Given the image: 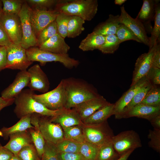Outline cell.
<instances>
[{
	"instance_id": "obj_1",
	"label": "cell",
	"mask_w": 160,
	"mask_h": 160,
	"mask_svg": "<svg viewBox=\"0 0 160 160\" xmlns=\"http://www.w3.org/2000/svg\"><path fill=\"white\" fill-rule=\"evenodd\" d=\"M66 95L65 106L70 109L87 100L100 95L92 86L82 79L73 77L63 79Z\"/></svg>"
},
{
	"instance_id": "obj_2",
	"label": "cell",
	"mask_w": 160,
	"mask_h": 160,
	"mask_svg": "<svg viewBox=\"0 0 160 160\" xmlns=\"http://www.w3.org/2000/svg\"><path fill=\"white\" fill-rule=\"evenodd\" d=\"M33 91L29 89H23L15 98V107L14 112L20 119L28 115L37 113L41 115L53 117L62 112L65 109L52 110L48 109L33 98Z\"/></svg>"
},
{
	"instance_id": "obj_3",
	"label": "cell",
	"mask_w": 160,
	"mask_h": 160,
	"mask_svg": "<svg viewBox=\"0 0 160 160\" xmlns=\"http://www.w3.org/2000/svg\"><path fill=\"white\" fill-rule=\"evenodd\" d=\"M98 6L97 0H59L54 10L89 21L96 14Z\"/></svg>"
},
{
	"instance_id": "obj_4",
	"label": "cell",
	"mask_w": 160,
	"mask_h": 160,
	"mask_svg": "<svg viewBox=\"0 0 160 160\" xmlns=\"http://www.w3.org/2000/svg\"><path fill=\"white\" fill-rule=\"evenodd\" d=\"M26 52L29 60L39 62L42 65L48 62H58L66 68L71 69L77 67L79 63L78 60L70 57L68 54H55L41 49L38 47L30 48L26 49Z\"/></svg>"
},
{
	"instance_id": "obj_5",
	"label": "cell",
	"mask_w": 160,
	"mask_h": 160,
	"mask_svg": "<svg viewBox=\"0 0 160 160\" xmlns=\"http://www.w3.org/2000/svg\"><path fill=\"white\" fill-rule=\"evenodd\" d=\"M33 97L36 101L50 110L65 109L66 95L63 79L52 90L40 95L34 94Z\"/></svg>"
},
{
	"instance_id": "obj_6",
	"label": "cell",
	"mask_w": 160,
	"mask_h": 160,
	"mask_svg": "<svg viewBox=\"0 0 160 160\" xmlns=\"http://www.w3.org/2000/svg\"><path fill=\"white\" fill-rule=\"evenodd\" d=\"M106 122L82 127L86 141L98 148L111 141L114 135Z\"/></svg>"
},
{
	"instance_id": "obj_7",
	"label": "cell",
	"mask_w": 160,
	"mask_h": 160,
	"mask_svg": "<svg viewBox=\"0 0 160 160\" xmlns=\"http://www.w3.org/2000/svg\"><path fill=\"white\" fill-rule=\"evenodd\" d=\"M111 142L120 156L130 150H135L142 146L139 135L133 130L124 131L114 135Z\"/></svg>"
},
{
	"instance_id": "obj_8",
	"label": "cell",
	"mask_w": 160,
	"mask_h": 160,
	"mask_svg": "<svg viewBox=\"0 0 160 160\" xmlns=\"http://www.w3.org/2000/svg\"><path fill=\"white\" fill-rule=\"evenodd\" d=\"M31 8L25 0L18 15L21 22L22 38L21 46L25 49L37 46V39L30 19Z\"/></svg>"
},
{
	"instance_id": "obj_9",
	"label": "cell",
	"mask_w": 160,
	"mask_h": 160,
	"mask_svg": "<svg viewBox=\"0 0 160 160\" xmlns=\"http://www.w3.org/2000/svg\"><path fill=\"white\" fill-rule=\"evenodd\" d=\"M7 62L6 68L27 70L33 62L29 60L26 49L21 45L11 43L6 47Z\"/></svg>"
},
{
	"instance_id": "obj_10",
	"label": "cell",
	"mask_w": 160,
	"mask_h": 160,
	"mask_svg": "<svg viewBox=\"0 0 160 160\" xmlns=\"http://www.w3.org/2000/svg\"><path fill=\"white\" fill-rule=\"evenodd\" d=\"M51 117L39 114V129L45 141L56 145L64 139L63 132L60 124L51 121Z\"/></svg>"
},
{
	"instance_id": "obj_11",
	"label": "cell",
	"mask_w": 160,
	"mask_h": 160,
	"mask_svg": "<svg viewBox=\"0 0 160 160\" xmlns=\"http://www.w3.org/2000/svg\"><path fill=\"white\" fill-rule=\"evenodd\" d=\"M0 23L13 43L21 45L22 32L20 19L18 15L7 14L1 12Z\"/></svg>"
},
{
	"instance_id": "obj_12",
	"label": "cell",
	"mask_w": 160,
	"mask_h": 160,
	"mask_svg": "<svg viewBox=\"0 0 160 160\" xmlns=\"http://www.w3.org/2000/svg\"><path fill=\"white\" fill-rule=\"evenodd\" d=\"M59 13L55 10H33L31 8V20L37 39L44 28L55 20Z\"/></svg>"
},
{
	"instance_id": "obj_13",
	"label": "cell",
	"mask_w": 160,
	"mask_h": 160,
	"mask_svg": "<svg viewBox=\"0 0 160 160\" xmlns=\"http://www.w3.org/2000/svg\"><path fill=\"white\" fill-rule=\"evenodd\" d=\"M159 42L160 41H158L153 47L149 49L147 53L142 54L137 59L133 73L130 86L135 84L140 79L145 76L152 67L153 57Z\"/></svg>"
},
{
	"instance_id": "obj_14",
	"label": "cell",
	"mask_w": 160,
	"mask_h": 160,
	"mask_svg": "<svg viewBox=\"0 0 160 160\" xmlns=\"http://www.w3.org/2000/svg\"><path fill=\"white\" fill-rule=\"evenodd\" d=\"M30 78L28 86L31 90L43 93L48 92L50 83L47 76L38 64L30 67L27 70Z\"/></svg>"
},
{
	"instance_id": "obj_15",
	"label": "cell",
	"mask_w": 160,
	"mask_h": 160,
	"mask_svg": "<svg viewBox=\"0 0 160 160\" xmlns=\"http://www.w3.org/2000/svg\"><path fill=\"white\" fill-rule=\"evenodd\" d=\"M121 14L119 20L120 23L124 24L130 29L142 43L149 46V37L143 24L135 18L132 17L125 10L124 5L120 7Z\"/></svg>"
},
{
	"instance_id": "obj_16",
	"label": "cell",
	"mask_w": 160,
	"mask_h": 160,
	"mask_svg": "<svg viewBox=\"0 0 160 160\" xmlns=\"http://www.w3.org/2000/svg\"><path fill=\"white\" fill-rule=\"evenodd\" d=\"M29 81V76L27 70L20 71L13 82L2 92L1 97L5 99L15 98L25 87H28Z\"/></svg>"
},
{
	"instance_id": "obj_17",
	"label": "cell",
	"mask_w": 160,
	"mask_h": 160,
	"mask_svg": "<svg viewBox=\"0 0 160 160\" xmlns=\"http://www.w3.org/2000/svg\"><path fill=\"white\" fill-rule=\"evenodd\" d=\"M149 82L145 76L140 79L135 84L130 86L114 103L113 115L116 119H120L122 113L127 105L130 102L138 91L145 84Z\"/></svg>"
},
{
	"instance_id": "obj_18",
	"label": "cell",
	"mask_w": 160,
	"mask_h": 160,
	"mask_svg": "<svg viewBox=\"0 0 160 160\" xmlns=\"http://www.w3.org/2000/svg\"><path fill=\"white\" fill-rule=\"evenodd\" d=\"M109 103L103 96L100 95L83 102L73 109L82 121Z\"/></svg>"
},
{
	"instance_id": "obj_19",
	"label": "cell",
	"mask_w": 160,
	"mask_h": 160,
	"mask_svg": "<svg viewBox=\"0 0 160 160\" xmlns=\"http://www.w3.org/2000/svg\"><path fill=\"white\" fill-rule=\"evenodd\" d=\"M9 140L4 147L17 156L20 151L25 146L33 144L29 129L12 134L9 136Z\"/></svg>"
},
{
	"instance_id": "obj_20",
	"label": "cell",
	"mask_w": 160,
	"mask_h": 160,
	"mask_svg": "<svg viewBox=\"0 0 160 160\" xmlns=\"http://www.w3.org/2000/svg\"><path fill=\"white\" fill-rule=\"evenodd\" d=\"M159 0H143L142 7L136 18L143 25L147 33H151V21L154 19L156 4Z\"/></svg>"
},
{
	"instance_id": "obj_21",
	"label": "cell",
	"mask_w": 160,
	"mask_h": 160,
	"mask_svg": "<svg viewBox=\"0 0 160 160\" xmlns=\"http://www.w3.org/2000/svg\"><path fill=\"white\" fill-rule=\"evenodd\" d=\"M64 39L58 33L38 47L41 49L55 54H67L70 47L65 42Z\"/></svg>"
},
{
	"instance_id": "obj_22",
	"label": "cell",
	"mask_w": 160,
	"mask_h": 160,
	"mask_svg": "<svg viewBox=\"0 0 160 160\" xmlns=\"http://www.w3.org/2000/svg\"><path fill=\"white\" fill-rule=\"evenodd\" d=\"M160 114V106L154 107L139 103L124 115L122 118L136 117L148 120L149 121Z\"/></svg>"
},
{
	"instance_id": "obj_23",
	"label": "cell",
	"mask_w": 160,
	"mask_h": 160,
	"mask_svg": "<svg viewBox=\"0 0 160 160\" xmlns=\"http://www.w3.org/2000/svg\"><path fill=\"white\" fill-rule=\"evenodd\" d=\"M51 121L60 125L63 129L83 124L76 111L73 109H65L56 116L51 117Z\"/></svg>"
},
{
	"instance_id": "obj_24",
	"label": "cell",
	"mask_w": 160,
	"mask_h": 160,
	"mask_svg": "<svg viewBox=\"0 0 160 160\" xmlns=\"http://www.w3.org/2000/svg\"><path fill=\"white\" fill-rule=\"evenodd\" d=\"M114 103H109L97 110L90 116L84 120V123L88 125L102 124L113 115Z\"/></svg>"
},
{
	"instance_id": "obj_25",
	"label": "cell",
	"mask_w": 160,
	"mask_h": 160,
	"mask_svg": "<svg viewBox=\"0 0 160 160\" xmlns=\"http://www.w3.org/2000/svg\"><path fill=\"white\" fill-rule=\"evenodd\" d=\"M119 17V15H109L108 19L97 25L92 32L104 36L115 35L120 23Z\"/></svg>"
},
{
	"instance_id": "obj_26",
	"label": "cell",
	"mask_w": 160,
	"mask_h": 160,
	"mask_svg": "<svg viewBox=\"0 0 160 160\" xmlns=\"http://www.w3.org/2000/svg\"><path fill=\"white\" fill-rule=\"evenodd\" d=\"M31 115H28L20 119V120L12 126L3 127L0 129V136L4 140H7L9 136L14 133L33 128L31 123Z\"/></svg>"
},
{
	"instance_id": "obj_27",
	"label": "cell",
	"mask_w": 160,
	"mask_h": 160,
	"mask_svg": "<svg viewBox=\"0 0 160 160\" xmlns=\"http://www.w3.org/2000/svg\"><path fill=\"white\" fill-rule=\"evenodd\" d=\"M105 41V36L92 32L81 41L79 47L83 51H92L98 49Z\"/></svg>"
},
{
	"instance_id": "obj_28",
	"label": "cell",
	"mask_w": 160,
	"mask_h": 160,
	"mask_svg": "<svg viewBox=\"0 0 160 160\" xmlns=\"http://www.w3.org/2000/svg\"><path fill=\"white\" fill-rule=\"evenodd\" d=\"M85 21L76 16H71L67 29V37L74 38L79 35L84 30L83 25Z\"/></svg>"
},
{
	"instance_id": "obj_29",
	"label": "cell",
	"mask_w": 160,
	"mask_h": 160,
	"mask_svg": "<svg viewBox=\"0 0 160 160\" xmlns=\"http://www.w3.org/2000/svg\"><path fill=\"white\" fill-rule=\"evenodd\" d=\"M153 84L150 81L143 86L137 92L130 102L124 109L120 119L133 107L140 103L144 99Z\"/></svg>"
},
{
	"instance_id": "obj_30",
	"label": "cell",
	"mask_w": 160,
	"mask_h": 160,
	"mask_svg": "<svg viewBox=\"0 0 160 160\" xmlns=\"http://www.w3.org/2000/svg\"><path fill=\"white\" fill-rule=\"evenodd\" d=\"M159 0L156 3L154 18V23L149 38V49L153 47L158 41H160V4Z\"/></svg>"
},
{
	"instance_id": "obj_31",
	"label": "cell",
	"mask_w": 160,
	"mask_h": 160,
	"mask_svg": "<svg viewBox=\"0 0 160 160\" xmlns=\"http://www.w3.org/2000/svg\"><path fill=\"white\" fill-rule=\"evenodd\" d=\"M120 157L111 141L99 148L95 160H116Z\"/></svg>"
},
{
	"instance_id": "obj_32",
	"label": "cell",
	"mask_w": 160,
	"mask_h": 160,
	"mask_svg": "<svg viewBox=\"0 0 160 160\" xmlns=\"http://www.w3.org/2000/svg\"><path fill=\"white\" fill-rule=\"evenodd\" d=\"M63 129L65 139L80 143L86 141L81 126L71 127Z\"/></svg>"
},
{
	"instance_id": "obj_33",
	"label": "cell",
	"mask_w": 160,
	"mask_h": 160,
	"mask_svg": "<svg viewBox=\"0 0 160 160\" xmlns=\"http://www.w3.org/2000/svg\"><path fill=\"white\" fill-rule=\"evenodd\" d=\"M140 104L156 107L160 106V87L153 85Z\"/></svg>"
},
{
	"instance_id": "obj_34",
	"label": "cell",
	"mask_w": 160,
	"mask_h": 160,
	"mask_svg": "<svg viewBox=\"0 0 160 160\" xmlns=\"http://www.w3.org/2000/svg\"><path fill=\"white\" fill-rule=\"evenodd\" d=\"M29 130L33 144L40 158L41 159L44 152L45 140L39 129V127L29 128Z\"/></svg>"
},
{
	"instance_id": "obj_35",
	"label": "cell",
	"mask_w": 160,
	"mask_h": 160,
	"mask_svg": "<svg viewBox=\"0 0 160 160\" xmlns=\"http://www.w3.org/2000/svg\"><path fill=\"white\" fill-rule=\"evenodd\" d=\"M120 43L116 35L107 36H105L104 43L98 49L103 54H113Z\"/></svg>"
},
{
	"instance_id": "obj_36",
	"label": "cell",
	"mask_w": 160,
	"mask_h": 160,
	"mask_svg": "<svg viewBox=\"0 0 160 160\" xmlns=\"http://www.w3.org/2000/svg\"><path fill=\"white\" fill-rule=\"evenodd\" d=\"M3 7L2 12L7 14L18 15L25 0H1Z\"/></svg>"
},
{
	"instance_id": "obj_37",
	"label": "cell",
	"mask_w": 160,
	"mask_h": 160,
	"mask_svg": "<svg viewBox=\"0 0 160 160\" xmlns=\"http://www.w3.org/2000/svg\"><path fill=\"white\" fill-rule=\"evenodd\" d=\"M115 35L120 43L129 40H133L142 43L130 29L122 23H120Z\"/></svg>"
},
{
	"instance_id": "obj_38",
	"label": "cell",
	"mask_w": 160,
	"mask_h": 160,
	"mask_svg": "<svg viewBox=\"0 0 160 160\" xmlns=\"http://www.w3.org/2000/svg\"><path fill=\"white\" fill-rule=\"evenodd\" d=\"M58 33L56 24L54 21L46 26L40 33L37 37V47Z\"/></svg>"
},
{
	"instance_id": "obj_39",
	"label": "cell",
	"mask_w": 160,
	"mask_h": 160,
	"mask_svg": "<svg viewBox=\"0 0 160 160\" xmlns=\"http://www.w3.org/2000/svg\"><path fill=\"white\" fill-rule=\"evenodd\" d=\"M81 144L64 139L55 145L58 152L79 153Z\"/></svg>"
},
{
	"instance_id": "obj_40",
	"label": "cell",
	"mask_w": 160,
	"mask_h": 160,
	"mask_svg": "<svg viewBox=\"0 0 160 160\" xmlns=\"http://www.w3.org/2000/svg\"><path fill=\"white\" fill-rule=\"evenodd\" d=\"M99 148L86 141L81 144L79 153L85 160H95Z\"/></svg>"
},
{
	"instance_id": "obj_41",
	"label": "cell",
	"mask_w": 160,
	"mask_h": 160,
	"mask_svg": "<svg viewBox=\"0 0 160 160\" xmlns=\"http://www.w3.org/2000/svg\"><path fill=\"white\" fill-rule=\"evenodd\" d=\"M27 3L33 10H51V8L55 6L59 0H26Z\"/></svg>"
},
{
	"instance_id": "obj_42",
	"label": "cell",
	"mask_w": 160,
	"mask_h": 160,
	"mask_svg": "<svg viewBox=\"0 0 160 160\" xmlns=\"http://www.w3.org/2000/svg\"><path fill=\"white\" fill-rule=\"evenodd\" d=\"M70 17L63 13L60 12L55 20L58 33L64 39L67 37L68 24Z\"/></svg>"
},
{
	"instance_id": "obj_43",
	"label": "cell",
	"mask_w": 160,
	"mask_h": 160,
	"mask_svg": "<svg viewBox=\"0 0 160 160\" xmlns=\"http://www.w3.org/2000/svg\"><path fill=\"white\" fill-rule=\"evenodd\" d=\"M17 156L21 160H41L33 144L23 148Z\"/></svg>"
},
{
	"instance_id": "obj_44",
	"label": "cell",
	"mask_w": 160,
	"mask_h": 160,
	"mask_svg": "<svg viewBox=\"0 0 160 160\" xmlns=\"http://www.w3.org/2000/svg\"><path fill=\"white\" fill-rule=\"evenodd\" d=\"M45 141L44 152L41 160H58V152L55 145Z\"/></svg>"
},
{
	"instance_id": "obj_45",
	"label": "cell",
	"mask_w": 160,
	"mask_h": 160,
	"mask_svg": "<svg viewBox=\"0 0 160 160\" xmlns=\"http://www.w3.org/2000/svg\"><path fill=\"white\" fill-rule=\"evenodd\" d=\"M148 138L150 139L148 142L149 147L156 151L160 152V129H154L149 130Z\"/></svg>"
},
{
	"instance_id": "obj_46",
	"label": "cell",
	"mask_w": 160,
	"mask_h": 160,
	"mask_svg": "<svg viewBox=\"0 0 160 160\" xmlns=\"http://www.w3.org/2000/svg\"><path fill=\"white\" fill-rule=\"evenodd\" d=\"M148 81L153 84H160V69L151 67L145 76Z\"/></svg>"
},
{
	"instance_id": "obj_47",
	"label": "cell",
	"mask_w": 160,
	"mask_h": 160,
	"mask_svg": "<svg viewBox=\"0 0 160 160\" xmlns=\"http://www.w3.org/2000/svg\"><path fill=\"white\" fill-rule=\"evenodd\" d=\"M58 160H85L79 153L58 152Z\"/></svg>"
},
{
	"instance_id": "obj_48",
	"label": "cell",
	"mask_w": 160,
	"mask_h": 160,
	"mask_svg": "<svg viewBox=\"0 0 160 160\" xmlns=\"http://www.w3.org/2000/svg\"><path fill=\"white\" fill-rule=\"evenodd\" d=\"M7 52L6 46H0V72L6 68Z\"/></svg>"
},
{
	"instance_id": "obj_49",
	"label": "cell",
	"mask_w": 160,
	"mask_h": 160,
	"mask_svg": "<svg viewBox=\"0 0 160 160\" xmlns=\"http://www.w3.org/2000/svg\"><path fill=\"white\" fill-rule=\"evenodd\" d=\"M12 43L0 23V46H6Z\"/></svg>"
},
{
	"instance_id": "obj_50",
	"label": "cell",
	"mask_w": 160,
	"mask_h": 160,
	"mask_svg": "<svg viewBox=\"0 0 160 160\" xmlns=\"http://www.w3.org/2000/svg\"><path fill=\"white\" fill-rule=\"evenodd\" d=\"M152 67H156L160 69V44H158L157 48L152 58Z\"/></svg>"
},
{
	"instance_id": "obj_51",
	"label": "cell",
	"mask_w": 160,
	"mask_h": 160,
	"mask_svg": "<svg viewBox=\"0 0 160 160\" xmlns=\"http://www.w3.org/2000/svg\"><path fill=\"white\" fill-rule=\"evenodd\" d=\"M14 156L11 151L3 146L0 143V160H9Z\"/></svg>"
},
{
	"instance_id": "obj_52",
	"label": "cell",
	"mask_w": 160,
	"mask_h": 160,
	"mask_svg": "<svg viewBox=\"0 0 160 160\" xmlns=\"http://www.w3.org/2000/svg\"><path fill=\"white\" fill-rule=\"evenodd\" d=\"M15 98L11 99H5L0 97V112L4 108L12 105L14 102Z\"/></svg>"
},
{
	"instance_id": "obj_53",
	"label": "cell",
	"mask_w": 160,
	"mask_h": 160,
	"mask_svg": "<svg viewBox=\"0 0 160 160\" xmlns=\"http://www.w3.org/2000/svg\"><path fill=\"white\" fill-rule=\"evenodd\" d=\"M149 121L154 129H160V114L153 117Z\"/></svg>"
},
{
	"instance_id": "obj_54",
	"label": "cell",
	"mask_w": 160,
	"mask_h": 160,
	"mask_svg": "<svg viewBox=\"0 0 160 160\" xmlns=\"http://www.w3.org/2000/svg\"><path fill=\"white\" fill-rule=\"evenodd\" d=\"M134 150H130L121 156L116 160H127L128 157Z\"/></svg>"
},
{
	"instance_id": "obj_55",
	"label": "cell",
	"mask_w": 160,
	"mask_h": 160,
	"mask_svg": "<svg viewBox=\"0 0 160 160\" xmlns=\"http://www.w3.org/2000/svg\"><path fill=\"white\" fill-rule=\"evenodd\" d=\"M126 1V0H115L114 3L116 4L121 5Z\"/></svg>"
},
{
	"instance_id": "obj_56",
	"label": "cell",
	"mask_w": 160,
	"mask_h": 160,
	"mask_svg": "<svg viewBox=\"0 0 160 160\" xmlns=\"http://www.w3.org/2000/svg\"><path fill=\"white\" fill-rule=\"evenodd\" d=\"M9 160H21L17 156H16L14 155Z\"/></svg>"
},
{
	"instance_id": "obj_57",
	"label": "cell",
	"mask_w": 160,
	"mask_h": 160,
	"mask_svg": "<svg viewBox=\"0 0 160 160\" xmlns=\"http://www.w3.org/2000/svg\"><path fill=\"white\" fill-rule=\"evenodd\" d=\"M3 4L1 0H0V16L2 11Z\"/></svg>"
}]
</instances>
